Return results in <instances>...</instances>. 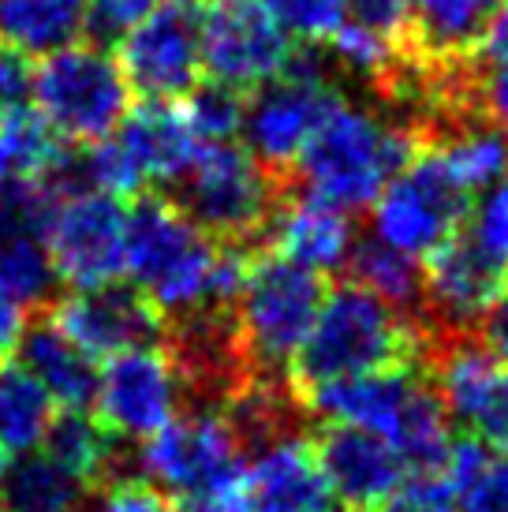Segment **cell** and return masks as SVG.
Here are the masks:
<instances>
[{"label": "cell", "instance_id": "cell-36", "mask_svg": "<svg viewBox=\"0 0 508 512\" xmlns=\"http://www.w3.org/2000/svg\"><path fill=\"white\" fill-rule=\"evenodd\" d=\"M90 512H169V501L142 475H105Z\"/></svg>", "mask_w": 508, "mask_h": 512}, {"label": "cell", "instance_id": "cell-32", "mask_svg": "<svg viewBox=\"0 0 508 512\" xmlns=\"http://www.w3.org/2000/svg\"><path fill=\"white\" fill-rule=\"evenodd\" d=\"M467 240L479 247L482 255L490 258L494 266L508 273V172L501 180L479 191L475 202L467 206V217L460 225Z\"/></svg>", "mask_w": 508, "mask_h": 512}, {"label": "cell", "instance_id": "cell-3", "mask_svg": "<svg viewBox=\"0 0 508 512\" xmlns=\"http://www.w3.org/2000/svg\"><path fill=\"white\" fill-rule=\"evenodd\" d=\"M419 146L423 143L408 124L340 98L292 169L307 195L344 214H363Z\"/></svg>", "mask_w": 508, "mask_h": 512}, {"label": "cell", "instance_id": "cell-5", "mask_svg": "<svg viewBox=\"0 0 508 512\" xmlns=\"http://www.w3.org/2000/svg\"><path fill=\"white\" fill-rule=\"evenodd\" d=\"M322 296L325 285L318 273L273 251L251 258L240 292L232 299V326L247 367L262 370L266 382L288 374L311 333Z\"/></svg>", "mask_w": 508, "mask_h": 512}, {"label": "cell", "instance_id": "cell-2", "mask_svg": "<svg viewBox=\"0 0 508 512\" xmlns=\"http://www.w3.org/2000/svg\"><path fill=\"white\" fill-rule=\"evenodd\" d=\"M296 397L322 423H344L385 438L404 471H438L449 460L456 427L434 397L419 363L348 374L296 389Z\"/></svg>", "mask_w": 508, "mask_h": 512}, {"label": "cell", "instance_id": "cell-33", "mask_svg": "<svg viewBox=\"0 0 508 512\" xmlns=\"http://www.w3.org/2000/svg\"><path fill=\"white\" fill-rule=\"evenodd\" d=\"M292 42L325 45L348 19V0H266Z\"/></svg>", "mask_w": 508, "mask_h": 512}, {"label": "cell", "instance_id": "cell-13", "mask_svg": "<svg viewBox=\"0 0 508 512\" xmlns=\"http://www.w3.org/2000/svg\"><path fill=\"white\" fill-rule=\"evenodd\" d=\"M184 374L165 344L127 348L98 363L94 419L113 438L142 441L184 408Z\"/></svg>", "mask_w": 508, "mask_h": 512}, {"label": "cell", "instance_id": "cell-10", "mask_svg": "<svg viewBox=\"0 0 508 512\" xmlns=\"http://www.w3.org/2000/svg\"><path fill=\"white\" fill-rule=\"evenodd\" d=\"M340 98L344 94L322 64L296 57L277 79H269L251 90V98H243V146L269 172L292 169Z\"/></svg>", "mask_w": 508, "mask_h": 512}, {"label": "cell", "instance_id": "cell-40", "mask_svg": "<svg viewBox=\"0 0 508 512\" xmlns=\"http://www.w3.org/2000/svg\"><path fill=\"white\" fill-rule=\"evenodd\" d=\"M475 333H479V341L486 344L501 363H508V273H505V281L497 285L494 299H490L486 314L479 318Z\"/></svg>", "mask_w": 508, "mask_h": 512}, {"label": "cell", "instance_id": "cell-41", "mask_svg": "<svg viewBox=\"0 0 508 512\" xmlns=\"http://www.w3.org/2000/svg\"><path fill=\"white\" fill-rule=\"evenodd\" d=\"M30 307H23L19 299L4 288V281H0V359L12 356L15 344H19V337H23V329H27V318Z\"/></svg>", "mask_w": 508, "mask_h": 512}, {"label": "cell", "instance_id": "cell-8", "mask_svg": "<svg viewBox=\"0 0 508 512\" xmlns=\"http://www.w3.org/2000/svg\"><path fill=\"white\" fill-rule=\"evenodd\" d=\"M176 187L184 214L221 243L258 236L277 206L273 172L236 143H206Z\"/></svg>", "mask_w": 508, "mask_h": 512}, {"label": "cell", "instance_id": "cell-14", "mask_svg": "<svg viewBox=\"0 0 508 512\" xmlns=\"http://www.w3.org/2000/svg\"><path fill=\"white\" fill-rule=\"evenodd\" d=\"M296 60L288 30L266 0H206L202 12V72L217 86L251 94Z\"/></svg>", "mask_w": 508, "mask_h": 512}, {"label": "cell", "instance_id": "cell-37", "mask_svg": "<svg viewBox=\"0 0 508 512\" xmlns=\"http://www.w3.org/2000/svg\"><path fill=\"white\" fill-rule=\"evenodd\" d=\"M348 19L411 45V0H348Z\"/></svg>", "mask_w": 508, "mask_h": 512}, {"label": "cell", "instance_id": "cell-28", "mask_svg": "<svg viewBox=\"0 0 508 512\" xmlns=\"http://www.w3.org/2000/svg\"><path fill=\"white\" fill-rule=\"evenodd\" d=\"M38 449H45L83 486H98L116 460V438L90 415V408L60 412Z\"/></svg>", "mask_w": 508, "mask_h": 512}, {"label": "cell", "instance_id": "cell-17", "mask_svg": "<svg viewBox=\"0 0 508 512\" xmlns=\"http://www.w3.org/2000/svg\"><path fill=\"white\" fill-rule=\"evenodd\" d=\"M314 456L329 498L352 512H378L404 479V464L389 441L344 423H325L314 438Z\"/></svg>", "mask_w": 508, "mask_h": 512}, {"label": "cell", "instance_id": "cell-34", "mask_svg": "<svg viewBox=\"0 0 508 512\" xmlns=\"http://www.w3.org/2000/svg\"><path fill=\"white\" fill-rule=\"evenodd\" d=\"M187 116H191V128L198 131L202 143H232L240 135L243 120V94L228 90V86H202L191 90V98L184 101Z\"/></svg>", "mask_w": 508, "mask_h": 512}, {"label": "cell", "instance_id": "cell-29", "mask_svg": "<svg viewBox=\"0 0 508 512\" xmlns=\"http://www.w3.org/2000/svg\"><path fill=\"white\" fill-rule=\"evenodd\" d=\"M467 57V94L479 105L482 120L508 131V0L471 42Z\"/></svg>", "mask_w": 508, "mask_h": 512}, {"label": "cell", "instance_id": "cell-30", "mask_svg": "<svg viewBox=\"0 0 508 512\" xmlns=\"http://www.w3.org/2000/svg\"><path fill=\"white\" fill-rule=\"evenodd\" d=\"M344 270L352 273L355 285H363L396 311L408 314L411 307H419V296H423V262L419 258L393 251L381 240L367 236V240H355Z\"/></svg>", "mask_w": 508, "mask_h": 512}, {"label": "cell", "instance_id": "cell-12", "mask_svg": "<svg viewBox=\"0 0 508 512\" xmlns=\"http://www.w3.org/2000/svg\"><path fill=\"white\" fill-rule=\"evenodd\" d=\"M202 12L206 0H161L120 34L116 64L127 86L150 101L191 94L202 75Z\"/></svg>", "mask_w": 508, "mask_h": 512}, {"label": "cell", "instance_id": "cell-6", "mask_svg": "<svg viewBox=\"0 0 508 512\" xmlns=\"http://www.w3.org/2000/svg\"><path fill=\"white\" fill-rule=\"evenodd\" d=\"M34 113L57 131L64 143H98L113 135L124 120L131 86L116 57L101 45L71 42L57 53L42 57V68L30 72Z\"/></svg>", "mask_w": 508, "mask_h": 512}, {"label": "cell", "instance_id": "cell-42", "mask_svg": "<svg viewBox=\"0 0 508 512\" xmlns=\"http://www.w3.org/2000/svg\"><path fill=\"white\" fill-rule=\"evenodd\" d=\"M322 512H352V509H344V505H325Z\"/></svg>", "mask_w": 508, "mask_h": 512}, {"label": "cell", "instance_id": "cell-31", "mask_svg": "<svg viewBox=\"0 0 508 512\" xmlns=\"http://www.w3.org/2000/svg\"><path fill=\"white\" fill-rule=\"evenodd\" d=\"M325 49L333 53V64L340 72H352L359 79H389L408 45L393 42V38H385L378 30L355 23V19H344L337 34L325 42Z\"/></svg>", "mask_w": 508, "mask_h": 512}, {"label": "cell", "instance_id": "cell-9", "mask_svg": "<svg viewBox=\"0 0 508 512\" xmlns=\"http://www.w3.org/2000/svg\"><path fill=\"white\" fill-rule=\"evenodd\" d=\"M471 195L452 180L438 154L419 146L404 169L370 202V236L393 251L419 258L456 236L467 217Z\"/></svg>", "mask_w": 508, "mask_h": 512}, {"label": "cell", "instance_id": "cell-19", "mask_svg": "<svg viewBox=\"0 0 508 512\" xmlns=\"http://www.w3.org/2000/svg\"><path fill=\"white\" fill-rule=\"evenodd\" d=\"M243 494L251 512H322L333 501L314 441L299 430L254 445L251 460H243Z\"/></svg>", "mask_w": 508, "mask_h": 512}, {"label": "cell", "instance_id": "cell-44", "mask_svg": "<svg viewBox=\"0 0 508 512\" xmlns=\"http://www.w3.org/2000/svg\"><path fill=\"white\" fill-rule=\"evenodd\" d=\"M75 512H79V509H75Z\"/></svg>", "mask_w": 508, "mask_h": 512}, {"label": "cell", "instance_id": "cell-15", "mask_svg": "<svg viewBox=\"0 0 508 512\" xmlns=\"http://www.w3.org/2000/svg\"><path fill=\"white\" fill-rule=\"evenodd\" d=\"M426 382L452 427L490 449L508 453V363L471 333H449L430 356Z\"/></svg>", "mask_w": 508, "mask_h": 512}, {"label": "cell", "instance_id": "cell-27", "mask_svg": "<svg viewBox=\"0 0 508 512\" xmlns=\"http://www.w3.org/2000/svg\"><path fill=\"white\" fill-rule=\"evenodd\" d=\"M505 0H411V38L441 60L464 57Z\"/></svg>", "mask_w": 508, "mask_h": 512}, {"label": "cell", "instance_id": "cell-25", "mask_svg": "<svg viewBox=\"0 0 508 512\" xmlns=\"http://www.w3.org/2000/svg\"><path fill=\"white\" fill-rule=\"evenodd\" d=\"M430 150L438 154L445 172L464 187L471 199L508 172V131L490 124V120H475V124L449 131Z\"/></svg>", "mask_w": 508, "mask_h": 512}, {"label": "cell", "instance_id": "cell-43", "mask_svg": "<svg viewBox=\"0 0 508 512\" xmlns=\"http://www.w3.org/2000/svg\"><path fill=\"white\" fill-rule=\"evenodd\" d=\"M4 460H8V456H4V449H0V471H4Z\"/></svg>", "mask_w": 508, "mask_h": 512}, {"label": "cell", "instance_id": "cell-39", "mask_svg": "<svg viewBox=\"0 0 508 512\" xmlns=\"http://www.w3.org/2000/svg\"><path fill=\"white\" fill-rule=\"evenodd\" d=\"M169 512H251L247 509V494H243V471L240 479H232V483L176 498V505H169Z\"/></svg>", "mask_w": 508, "mask_h": 512}, {"label": "cell", "instance_id": "cell-23", "mask_svg": "<svg viewBox=\"0 0 508 512\" xmlns=\"http://www.w3.org/2000/svg\"><path fill=\"white\" fill-rule=\"evenodd\" d=\"M86 486L45 453H15L0 471V512H75Z\"/></svg>", "mask_w": 508, "mask_h": 512}, {"label": "cell", "instance_id": "cell-22", "mask_svg": "<svg viewBox=\"0 0 508 512\" xmlns=\"http://www.w3.org/2000/svg\"><path fill=\"white\" fill-rule=\"evenodd\" d=\"M90 27L86 0H0V42L23 57H49Z\"/></svg>", "mask_w": 508, "mask_h": 512}, {"label": "cell", "instance_id": "cell-24", "mask_svg": "<svg viewBox=\"0 0 508 512\" xmlns=\"http://www.w3.org/2000/svg\"><path fill=\"white\" fill-rule=\"evenodd\" d=\"M57 419V404L19 359H0V449L4 456L38 449Z\"/></svg>", "mask_w": 508, "mask_h": 512}, {"label": "cell", "instance_id": "cell-35", "mask_svg": "<svg viewBox=\"0 0 508 512\" xmlns=\"http://www.w3.org/2000/svg\"><path fill=\"white\" fill-rule=\"evenodd\" d=\"M378 512H456V498H452V483L445 468L404 471L400 486Z\"/></svg>", "mask_w": 508, "mask_h": 512}, {"label": "cell", "instance_id": "cell-4", "mask_svg": "<svg viewBox=\"0 0 508 512\" xmlns=\"http://www.w3.org/2000/svg\"><path fill=\"white\" fill-rule=\"evenodd\" d=\"M423 333L404 311L355 281L329 288L288 378L296 389L348 374L423 363Z\"/></svg>", "mask_w": 508, "mask_h": 512}, {"label": "cell", "instance_id": "cell-20", "mask_svg": "<svg viewBox=\"0 0 508 512\" xmlns=\"http://www.w3.org/2000/svg\"><path fill=\"white\" fill-rule=\"evenodd\" d=\"M262 232L269 236L273 255L288 258V262H296L318 277L344 270L355 247L352 214L314 199L307 191L296 199L277 202Z\"/></svg>", "mask_w": 508, "mask_h": 512}, {"label": "cell", "instance_id": "cell-1", "mask_svg": "<svg viewBox=\"0 0 508 512\" xmlns=\"http://www.w3.org/2000/svg\"><path fill=\"white\" fill-rule=\"evenodd\" d=\"M247 262L240 243L213 240L176 199L146 195L127 210L124 273L165 322L232 307Z\"/></svg>", "mask_w": 508, "mask_h": 512}, {"label": "cell", "instance_id": "cell-18", "mask_svg": "<svg viewBox=\"0 0 508 512\" xmlns=\"http://www.w3.org/2000/svg\"><path fill=\"white\" fill-rule=\"evenodd\" d=\"M505 270L482 255L464 232H456L438 251L423 258V311L441 326V333H475Z\"/></svg>", "mask_w": 508, "mask_h": 512}, {"label": "cell", "instance_id": "cell-21", "mask_svg": "<svg viewBox=\"0 0 508 512\" xmlns=\"http://www.w3.org/2000/svg\"><path fill=\"white\" fill-rule=\"evenodd\" d=\"M15 352H19V363L42 382V389L53 397L60 412L90 408L94 385H98V359L86 356L49 314L38 322H27Z\"/></svg>", "mask_w": 508, "mask_h": 512}, {"label": "cell", "instance_id": "cell-7", "mask_svg": "<svg viewBox=\"0 0 508 512\" xmlns=\"http://www.w3.org/2000/svg\"><path fill=\"white\" fill-rule=\"evenodd\" d=\"M42 240L57 281L94 288L124 277L127 206L90 184L57 187L42 214Z\"/></svg>", "mask_w": 508, "mask_h": 512}, {"label": "cell", "instance_id": "cell-26", "mask_svg": "<svg viewBox=\"0 0 508 512\" xmlns=\"http://www.w3.org/2000/svg\"><path fill=\"white\" fill-rule=\"evenodd\" d=\"M456 512H508V453L456 438L445 460Z\"/></svg>", "mask_w": 508, "mask_h": 512}, {"label": "cell", "instance_id": "cell-38", "mask_svg": "<svg viewBox=\"0 0 508 512\" xmlns=\"http://www.w3.org/2000/svg\"><path fill=\"white\" fill-rule=\"evenodd\" d=\"M30 98V64L23 53L0 42V120L19 113Z\"/></svg>", "mask_w": 508, "mask_h": 512}, {"label": "cell", "instance_id": "cell-11", "mask_svg": "<svg viewBox=\"0 0 508 512\" xmlns=\"http://www.w3.org/2000/svg\"><path fill=\"white\" fill-rule=\"evenodd\" d=\"M139 468L161 494L184 498L240 479L243 445L225 408L198 404L191 412H176L165 427L139 441Z\"/></svg>", "mask_w": 508, "mask_h": 512}, {"label": "cell", "instance_id": "cell-16", "mask_svg": "<svg viewBox=\"0 0 508 512\" xmlns=\"http://www.w3.org/2000/svg\"><path fill=\"white\" fill-rule=\"evenodd\" d=\"M49 318L98 363L127 348L161 344L165 337L161 311L135 285H120V281L71 288L68 296L53 303Z\"/></svg>", "mask_w": 508, "mask_h": 512}]
</instances>
